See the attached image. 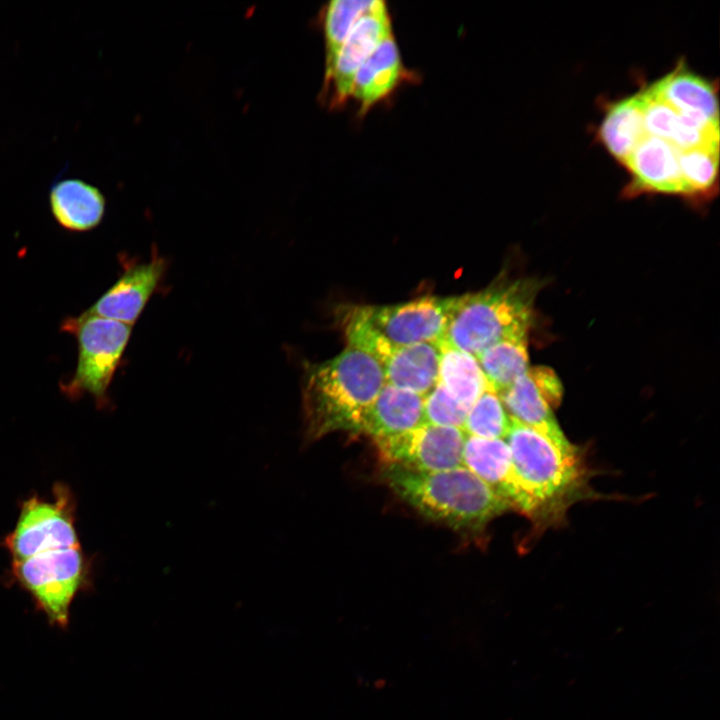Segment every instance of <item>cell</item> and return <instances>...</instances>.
Instances as JSON below:
<instances>
[{"label": "cell", "instance_id": "6da1fadb", "mask_svg": "<svg viewBox=\"0 0 720 720\" xmlns=\"http://www.w3.org/2000/svg\"><path fill=\"white\" fill-rule=\"evenodd\" d=\"M505 441L515 472L513 510L531 520L536 531L561 525L573 504L593 498L582 450L569 440L554 441L511 418Z\"/></svg>", "mask_w": 720, "mask_h": 720}, {"label": "cell", "instance_id": "7a4b0ae2", "mask_svg": "<svg viewBox=\"0 0 720 720\" xmlns=\"http://www.w3.org/2000/svg\"><path fill=\"white\" fill-rule=\"evenodd\" d=\"M385 384L382 364L353 346L309 365L302 389L306 441L336 431L360 433L367 411Z\"/></svg>", "mask_w": 720, "mask_h": 720}, {"label": "cell", "instance_id": "3957f363", "mask_svg": "<svg viewBox=\"0 0 720 720\" xmlns=\"http://www.w3.org/2000/svg\"><path fill=\"white\" fill-rule=\"evenodd\" d=\"M393 491L423 516L454 529L480 530L512 507L464 465L438 472L388 466Z\"/></svg>", "mask_w": 720, "mask_h": 720}, {"label": "cell", "instance_id": "277c9868", "mask_svg": "<svg viewBox=\"0 0 720 720\" xmlns=\"http://www.w3.org/2000/svg\"><path fill=\"white\" fill-rule=\"evenodd\" d=\"M543 282L502 278L478 292L454 297L444 339L473 356L510 336L529 333Z\"/></svg>", "mask_w": 720, "mask_h": 720}, {"label": "cell", "instance_id": "5b68a950", "mask_svg": "<svg viewBox=\"0 0 720 720\" xmlns=\"http://www.w3.org/2000/svg\"><path fill=\"white\" fill-rule=\"evenodd\" d=\"M454 297L422 296L395 305H344L337 319L347 345L381 364L393 349L444 339Z\"/></svg>", "mask_w": 720, "mask_h": 720}, {"label": "cell", "instance_id": "8992f818", "mask_svg": "<svg viewBox=\"0 0 720 720\" xmlns=\"http://www.w3.org/2000/svg\"><path fill=\"white\" fill-rule=\"evenodd\" d=\"M61 330L73 334L78 342L77 366L71 379L61 384L62 391L70 397L88 393L98 402L105 401L132 325L83 312L64 319Z\"/></svg>", "mask_w": 720, "mask_h": 720}, {"label": "cell", "instance_id": "52a82bcc", "mask_svg": "<svg viewBox=\"0 0 720 720\" xmlns=\"http://www.w3.org/2000/svg\"><path fill=\"white\" fill-rule=\"evenodd\" d=\"M13 571L49 622L66 628L71 603L84 582V558L80 546L13 561Z\"/></svg>", "mask_w": 720, "mask_h": 720}, {"label": "cell", "instance_id": "ba28073f", "mask_svg": "<svg viewBox=\"0 0 720 720\" xmlns=\"http://www.w3.org/2000/svg\"><path fill=\"white\" fill-rule=\"evenodd\" d=\"M5 545L13 561L80 546L70 497L62 491L52 501L37 497L28 499L23 503L14 530L6 537Z\"/></svg>", "mask_w": 720, "mask_h": 720}, {"label": "cell", "instance_id": "9c48e42d", "mask_svg": "<svg viewBox=\"0 0 720 720\" xmlns=\"http://www.w3.org/2000/svg\"><path fill=\"white\" fill-rule=\"evenodd\" d=\"M466 437L463 429L424 423L375 442L388 466L426 473L462 466Z\"/></svg>", "mask_w": 720, "mask_h": 720}, {"label": "cell", "instance_id": "30bf717a", "mask_svg": "<svg viewBox=\"0 0 720 720\" xmlns=\"http://www.w3.org/2000/svg\"><path fill=\"white\" fill-rule=\"evenodd\" d=\"M393 34L391 16L384 1H373L355 23L343 43L334 66L324 77L321 97L330 108L343 106L351 96L356 72L388 36Z\"/></svg>", "mask_w": 720, "mask_h": 720}, {"label": "cell", "instance_id": "8fae6325", "mask_svg": "<svg viewBox=\"0 0 720 720\" xmlns=\"http://www.w3.org/2000/svg\"><path fill=\"white\" fill-rule=\"evenodd\" d=\"M415 79V72L405 67L392 34L373 50L356 72L350 98L358 104V115L364 116L403 82Z\"/></svg>", "mask_w": 720, "mask_h": 720}, {"label": "cell", "instance_id": "7c38bea8", "mask_svg": "<svg viewBox=\"0 0 720 720\" xmlns=\"http://www.w3.org/2000/svg\"><path fill=\"white\" fill-rule=\"evenodd\" d=\"M165 268L162 259L134 264L86 311L87 314L132 325L155 290Z\"/></svg>", "mask_w": 720, "mask_h": 720}, {"label": "cell", "instance_id": "4fadbf2b", "mask_svg": "<svg viewBox=\"0 0 720 720\" xmlns=\"http://www.w3.org/2000/svg\"><path fill=\"white\" fill-rule=\"evenodd\" d=\"M679 151L670 142L647 134L623 164L632 177L630 191L686 195Z\"/></svg>", "mask_w": 720, "mask_h": 720}, {"label": "cell", "instance_id": "5bb4252c", "mask_svg": "<svg viewBox=\"0 0 720 720\" xmlns=\"http://www.w3.org/2000/svg\"><path fill=\"white\" fill-rule=\"evenodd\" d=\"M424 423V396L386 383L367 411L360 433L377 441L403 434Z\"/></svg>", "mask_w": 720, "mask_h": 720}, {"label": "cell", "instance_id": "9a60e30c", "mask_svg": "<svg viewBox=\"0 0 720 720\" xmlns=\"http://www.w3.org/2000/svg\"><path fill=\"white\" fill-rule=\"evenodd\" d=\"M440 355V342L393 349L382 363L386 383L426 396L438 383Z\"/></svg>", "mask_w": 720, "mask_h": 720}, {"label": "cell", "instance_id": "2e32d148", "mask_svg": "<svg viewBox=\"0 0 720 720\" xmlns=\"http://www.w3.org/2000/svg\"><path fill=\"white\" fill-rule=\"evenodd\" d=\"M662 100L680 113L719 124L716 87L712 82L685 69L683 64L650 86Z\"/></svg>", "mask_w": 720, "mask_h": 720}, {"label": "cell", "instance_id": "e0dca14e", "mask_svg": "<svg viewBox=\"0 0 720 720\" xmlns=\"http://www.w3.org/2000/svg\"><path fill=\"white\" fill-rule=\"evenodd\" d=\"M463 465L507 500L513 509L516 496L515 472L505 439H484L467 435Z\"/></svg>", "mask_w": 720, "mask_h": 720}, {"label": "cell", "instance_id": "ac0fdd59", "mask_svg": "<svg viewBox=\"0 0 720 720\" xmlns=\"http://www.w3.org/2000/svg\"><path fill=\"white\" fill-rule=\"evenodd\" d=\"M498 394L512 419L539 431L554 441H568L553 414L551 404L529 369Z\"/></svg>", "mask_w": 720, "mask_h": 720}, {"label": "cell", "instance_id": "d6986e66", "mask_svg": "<svg viewBox=\"0 0 720 720\" xmlns=\"http://www.w3.org/2000/svg\"><path fill=\"white\" fill-rule=\"evenodd\" d=\"M50 206L59 225L70 231L83 232L101 222L105 199L96 187L82 180L68 179L52 188Z\"/></svg>", "mask_w": 720, "mask_h": 720}, {"label": "cell", "instance_id": "ffe728a7", "mask_svg": "<svg viewBox=\"0 0 720 720\" xmlns=\"http://www.w3.org/2000/svg\"><path fill=\"white\" fill-rule=\"evenodd\" d=\"M646 135L638 94L611 105L599 128L602 144L623 164Z\"/></svg>", "mask_w": 720, "mask_h": 720}, {"label": "cell", "instance_id": "44dd1931", "mask_svg": "<svg viewBox=\"0 0 720 720\" xmlns=\"http://www.w3.org/2000/svg\"><path fill=\"white\" fill-rule=\"evenodd\" d=\"M438 382L468 411L489 387L475 356L440 342Z\"/></svg>", "mask_w": 720, "mask_h": 720}, {"label": "cell", "instance_id": "7402d4cb", "mask_svg": "<svg viewBox=\"0 0 720 720\" xmlns=\"http://www.w3.org/2000/svg\"><path fill=\"white\" fill-rule=\"evenodd\" d=\"M476 359L489 386L499 393L529 369L528 333L500 340L482 351Z\"/></svg>", "mask_w": 720, "mask_h": 720}, {"label": "cell", "instance_id": "603a6c76", "mask_svg": "<svg viewBox=\"0 0 720 720\" xmlns=\"http://www.w3.org/2000/svg\"><path fill=\"white\" fill-rule=\"evenodd\" d=\"M373 1L333 0L323 10L325 40V74L331 72L339 51L358 19L369 10Z\"/></svg>", "mask_w": 720, "mask_h": 720}, {"label": "cell", "instance_id": "cb8c5ba5", "mask_svg": "<svg viewBox=\"0 0 720 720\" xmlns=\"http://www.w3.org/2000/svg\"><path fill=\"white\" fill-rule=\"evenodd\" d=\"M510 426L499 394L489 386L469 409L463 430L478 438L505 439Z\"/></svg>", "mask_w": 720, "mask_h": 720}, {"label": "cell", "instance_id": "d4e9b609", "mask_svg": "<svg viewBox=\"0 0 720 720\" xmlns=\"http://www.w3.org/2000/svg\"><path fill=\"white\" fill-rule=\"evenodd\" d=\"M719 147L679 151L678 162L686 195L711 193L717 185Z\"/></svg>", "mask_w": 720, "mask_h": 720}, {"label": "cell", "instance_id": "484cf974", "mask_svg": "<svg viewBox=\"0 0 720 720\" xmlns=\"http://www.w3.org/2000/svg\"><path fill=\"white\" fill-rule=\"evenodd\" d=\"M648 135L671 142L679 121V112L658 97L650 87L638 93Z\"/></svg>", "mask_w": 720, "mask_h": 720}, {"label": "cell", "instance_id": "4316f807", "mask_svg": "<svg viewBox=\"0 0 720 720\" xmlns=\"http://www.w3.org/2000/svg\"><path fill=\"white\" fill-rule=\"evenodd\" d=\"M424 414L426 423L463 429L468 410L438 382L424 396Z\"/></svg>", "mask_w": 720, "mask_h": 720}]
</instances>
